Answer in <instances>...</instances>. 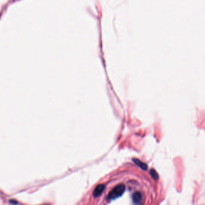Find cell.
I'll use <instances>...</instances> for the list:
<instances>
[{
  "instance_id": "1",
  "label": "cell",
  "mask_w": 205,
  "mask_h": 205,
  "mask_svg": "<svg viewBox=\"0 0 205 205\" xmlns=\"http://www.w3.org/2000/svg\"><path fill=\"white\" fill-rule=\"evenodd\" d=\"M125 190L126 187L123 184H119L117 185L109 193L108 195V199L109 200H113L119 198L124 194Z\"/></svg>"
},
{
  "instance_id": "2",
  "label": "cell",
  "mask_w": 205,
  "mask_h": 205,
  "mask_svg": "<svg viewBox=\"0 0 205 205\" xmlns=\"http://www.w3.org/2000/svg\"><path fill=\"white\" fill-rule=\"evenodd\" d=\"M105 188V186L104 184H100L98 185L93 191V195L95 197H98L101 195V194L103 193Z\"/></svg>"
},
{
  "instance_id": "3",
  "label": "cell",
  "mask_w": 205,
  "mask_h": 205,
  "mask_svg": "<svg viewBox=\"0 0 205 205\" xmlns=\"http://www.w3.org/2000/svg\"><path fill=\"white\" fill-rule=\"evenodd\" d=\"M132 199L135 204H139L142 200V194L140 192H135L132 194Z\"/></svg>"
},
{
  "instance_id": "4",
  "label": "cell",
  "mask_w": 205,
  "mask_h": 205,
  "mask_svg": "<svg viewBox=\"0 0 205 205\" xmlns=\"http://www.w3.org/2000/svg\"><path fill=\"white\" fill-rule=\"evenodd\" d=\"M132 161L137 166H139L141 170H144V171H146L148 170V165L146 164V163H143L142 161H141L140 160H139V159H136V158H133L132 159Z\"/></svg>"
},
{
  "instance_id": "5",
  "label": "cell",
  "mask_w": 205,
  "mask_h": 205,
  "mask_svg": "<svg viewBox=\"0 0 205 205\" xmlns=\"http://www.w3.org/2000/svg\"><path fill=\"white\" fill-rule=\"evenodd\" d=\"M150 175L151 176V177L153 178V180L155 181H158L159 179V175L157 173V171L155 169H151L150 170Z\"/></svg>"
},
{
  "instance_id": "6",
  "label": "cell",
  "mask_w": 205,
  "mask_h": 205,
  "mask_svg": "<svg viewBox=\"0 0 205 205\" xmlns=\"http://www.w3.org/2000/svg\"><path fill=\"white\" fill-rule=\"evenodd\" d=\"M10 202L11 203H12V204H16L18 203V202H16V201H15V200H10Z\"/></svg>"
}]
</instances>
